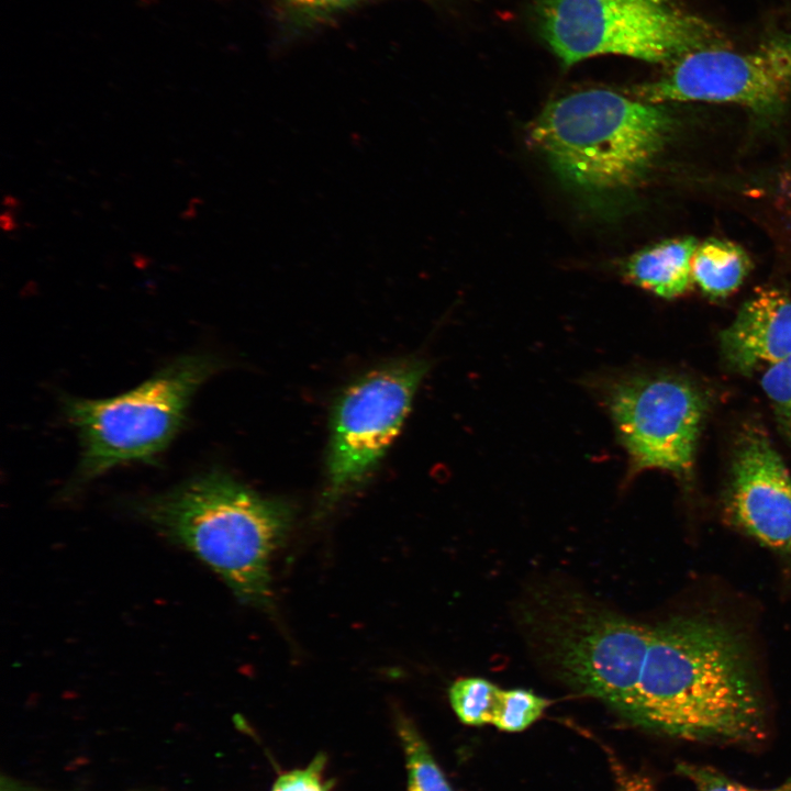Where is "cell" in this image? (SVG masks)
<instances>
[{
	"label": "cell",
	"mask_w": 791,
	"mask_h": 791,
	"mask_svg": "<svg viewBox=\"0 0 791 791\" xmlns=\"http://www.w3.org/2000/svg\"><path fill=\"white\" fill-rule=\"evenodd\" d=\"M622 715L693 742L762 740L767 702L747 635L736 624L703 613L651 625L640 678Z\"/></svg>",
	"instance_id": "obj_1"
},
{
	"label": "cell",
	"mask_w": 791,
	"mask_h": 791,
	"mask_svg": "<svg viewBox=\"0 0 791 791\" xmlns=\"http://www.w3.org/2000/svg\"><path fill=\"white\" fill-rule=\"evenodd\" d=\"M131 510L209 566L242 602L270 606V559L292 519L287 503L214 468L135 500Z\"/></svg>",
	"instance_id": "obj_2"
},
{
	"label": "cell",
	"mask_w": 791,
	"mask_h": 791,
	"mask_svg": "<svg viewBox=\"0 0 791 791\" xmlns=\"http://www.w3.org/2000/svg\"><path fill=\"white\" fill-rule=\"evenodd\" d=\"M670 129L671 120L658 104L590 89L548 103L530 138L561 182L605 198L642 182Z\"/></svg>",
	"instance_id": "obj_3"
},
{
	"label": "cell",
	"mask_w": 791,
	"mask_h": 791,
	"mask_svg": "<svg viewBox=\"0 0 791 791\" xmlns=\"http://www.w3.org/2000/svg\"><path fill=\"white\" fill-rule=\"evenodd\" d=\"M221 368L211 354L182 355L135 388L105 399L65 397L81 452L71 487L130 463H155L185 425L193 396Z\"/></svg>",
	"instance_id": "obj_4"
},
{
	"label": "cell",
	"mask_w": 791,
	"mask_h": 791,
	"mask_svg": "<svg viewBox=\"0 0 791 791\" xmlns=\"http://www.w3.org/2000/svg\"><path fill=\"white\" fill-rule=\"evenodd\" d=\"M539 34L565 67L599 55L667 63L728 46L706 20L675 0H535Z\"/></svg>",
	"instance_id": "obj_5"
},
{
	"label": "cell",
	"mask_w": 791,
	"mask_h": 791,
	"mask_svg": "<svg viewBox=\"0 0 791 791\" xmlns=\"http://www.w3.org/2000/svg\"><path fill=\"white\" fill-rule=\"evenodd\" d=\"M427 371L420 358H402L370 370L347 386L331 416L326 503L358 487L400 432Z\"/></svg>",
	"instance_id": "obj_6"
},
{
	"label": "cell",
	"mask_w": 791,
	"mask_h": 791,
	"mask_svg": "<svg viewBox=\"0 0 791 791\" xmlns=\"http://www.w3.org/2000/svg\"><path fill=\"white\" fill-rule=\"evenodd\" d=\"M651 625L571 599L546 623L549 657L561 679L619 713L638 684Z\"/></svg>",
	"instance_id": "obj_7"
},
{
	"label": "cell",
	"mask_w": 791,
	"mask_h": 791,
	"mask_svg": "<svg viewBox=\"0 0 791 791\" xmlns=\"http://www.w3.org/2000/svg\"><path fill=\"white\" fill-rule=\"evenodd\" d=\"M605 403L630 477L654 469L690 475L708 405L699 388L671 375H632L608 387Z\"/></svg>",
	"instance_id": "obj_8"
},
{
	"label": "cell",
	"mask_w": 791,
	"mask_h": 791,
	"mask_svg": "<svg viewBox=\"0 0 791 791\" xmlns=\"http://www.w3.org/2000/svg\"><path fill=\"white\" fill-rule=\"evenodd\" d=\"M642 101L734 103L757 113L780 110L791 96V34L770 36L749 52L709 47L669 64L656 80L639 85Z\"/></svg>",
	"instance_id": "obj_9"
},
{
	"label": "cell",
	"mask_w": 791,
	"mask_h": 791,
	"mask_svg": "<svg viewBox=\"0 0 791 791\" xmlns=\"http://www.w3.org/2000/svg\"><path fill=\"white\" fill-rule=\"evenodd\" d=\"M722 516L732 528L791 559V477L757 426H746L736 441Z\"/></svg>",
	"instance_id": "obj_10"
},
{
	"label": "cell",
	"mask_w": 791,
	"mask_h": 791,
	"mask_svg": "<svg viewBox=\"0 0 791 791\" xmlns=\"http://www.w3.org/2000/svg\"><path fill=\"white\" fill-rule=\"evenodd\" d=\"M720 345L727 366L742 375L791 357V297L775 287L757 289L720 333Z\"/></svg>",
	"instance_id": "obj_11"
},
{
	"label": "cell",
	"mask_w": 791,
	"mask_h": 791,
	"mask_svg": "<svg viewBox=\"0 0 791 791\" xmlns=\"http://www.w3.org/2000/svg\"><path fill=\"white\" fill-rule=\"evenodd\" d=\"M698 244L694 237H678L644 248L625 261L624 278L660 298L680 297L693 283L691 260Z\"/></svg>",
	"instance_id": "obj_12"
},
{
	"label": "cell",
	"mask_w": 791,
	"mask_h": 791,
	"mask_svg": "<svg viewBox=\"0 0 791 791\" xmlns=\"http://www.w3.org/2000/svg\"><path fill=\"white\" fill-rule=\"evenodd\" d=\"M750 266L749 256L739 245L710 238L698 244L691 260V274L693 282L704 293L724 298L742 285Z\"/></svg>",
	"instance_id": "obj_13"
},
{
	"label": "cell",
	"mask_w": 791,
	"mask_h": 791,
	"mask_svg": "<svg viewBox=\"0 0 791 791\" xmlns=\"http://www.w3.org/2000/svg\"><path fill=\"white\" fill-rule=\"evenodd\" d=\"M396 728L403 750L408 791H453L426 740L413 722L398 713Z\"/></svg>",
	"instance_id": "obj_14"
},
{
	"label": "cell",
	"mask_w": 791,
	"mask_h": 791,
	"mask_svg": "<svg viewBox=\"0 0 791 791\" xmlns=\"http://www.w3.org/2000/svg\"><path fill=\"white\" fill-rule=\"evenodd\" d=\"M500 688L481 677L456 680L449 688L450 705L460 722L471 726L492 724Z\"/></svg>",
	"instance_id": "obj_15"
},
{
	"label": "cell",
	"mask_w": 791,
	"mask_h": 791,
	"mask_svg": "<svg viewBox=\"0 0 791 791\" xmlns=\"http://www.w3.org/2000/svg\"><path fill=\"white\" fill-rule=\"evenodd\" d=\"M550 701L524 689L500 690L492 724L505 732H521L537 721Z\"/></svg>",
	"instance_id": "obj_16"
},
{
	"label": "cell",
	"mask_w": 791,
	"mask_h": 791,
	"mask_svg": "<svg viewBox=\"0 0 791 791\" xmlns=\"http://www.w3.org/2000/svg\"><path fill=\"white\" fill-rule=\"evenodd\" d=\"M760 383L781 433L791 444V357L765 370Z\"/></svg>",
	"instance_id": "obj_17"
},
{
	"label": "cell",
	"mask_w": 791,
	"mask_h": 791,
	"mask_svg": "<svg viewBox=\"0 0 791 791\" xmlns=\"http://www.w3.org/2000/svg\"><path fill=\"white\" fill-rule=\"evenodd\" d=\"M680 775L691 781L698 791H791V777L769 789H757L732 780L709 766L682 762L677 766Z\"/></svg>",
	"instance_id": "obj_18"
},
{
	"label": "cell",
	"mask_w": 791,
	"mask_h": 791,
	"mask_svg": "<svg viewBox=\"0 0 791 791\" xmlns=\"http://www.w3.org/2000/svg\"><path fill=\"white\" fill-rule=\"evenodd\" d=\"M325 756L316 755L304 768L281 773L270 791H327L323 780Z\"/></svg>",
	"instance_id": "obj_19"
},
{
	"label": "cell",
	"mask_w": 791,
	"mask_h": 791,
	"mask_svg": "<svg viewBox=\"0 0 791 791\" xmlns=\"http://www.w3.org/2000/svg\"><path fill=\"white\" fill-rule=\"evenodd\" d=\"M611 767L615 778V791H656L648 777L625 768L614 757Z\"/></svg>",
	"instance_id": "obj_20"
},
{
	"label": "cell",
	"mask_w": 791,
	"mask_h": 791,
	"mask_svg": "<svg viewBox=\"0 0 791 791\" xmlns=\"http://www.w3.org/2000/svg\"><path fill=\"white\" fill-rule=\"evenodd\" d=\"M289 5L302 13L320 14L334 12L356 2L357 0H287Z\"/></svg>",
	"instance_id": "obj_21"
}]
</instances>
